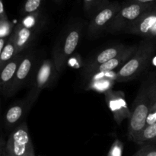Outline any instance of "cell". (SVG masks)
Listing matches in <instances>:
<instances>
[{
	"instance_id": "6da1fadb",
	"label": "cell",
	"mask_w": 156,
	"mask_h": 156,
	"mask_svg": "<svg viewBox=\"0 0 156 156\" xmlns=\"http://www.w3.org/2000/svg\"><path fill=\"white\" fill-rule=\"evenodd\" d=\"M155 50L156 41L153 38L142 41L130 59L115 73L116 82H129L138 78L148 67Z\"/></svg>"
},
{
	"instance_id": "7a4b0ae2",
	"label": "cell",
	"mask_w": 156,
	"mask_h": 156,
	"mask_svg": "<svg viewBox=\"0 0 156 156\" xmlns=\"http://www.w3.org/2000/svg\"><path fill=\"white\" fill-rule=\"evenodd\" d=\"M83 28L82 21L69 24L56 42L53 48V60L59 74L64 71L69 59L79 46Z\"/></svg>"
},
{
	"instance_id": "3957f363",
	"label": "cell",
	"mask_w": 156,
	"mask_h": 156,
	"mask_svg": "<svg viewBox=\"0 0 156 156\" xmlns=\"http://www.w3.org/2000/svg\"><path fill=\"white\" fill-rule=\"evenodd\" d=\"M130 111L131 115L128 120V138L135 143L146 126L149 114V77L142 82Z\"/></svg>"
},
{
	"instance_id": "277c9868",
	"label": "cell",
	"mask_w": 156,
	"mask_h": 156,
	"mask_svg": "<svg viewBox=\"0 0 156 156\" xmlns=\"http://www.w3.org/2000/svg\"><path fill=\"white\" fill-rule=\"evenodd\" d=\"M59 75L53 59H47L40 62L29 84L30 90L26 96L32 105L44 89L53 86Z\"/></svg>"
},
{
	"instance_id": "5b68a950",
	"label": "cell",
	"mask_w": 156,
	"mask_h": 156,
	"mask_svg": "<svg viewBox=\"0 0 156 156\" xmlns=\"http://www.w3.org/2000/svg\"><path fill=\"white\" fill-rule=\"evenodd\" d=\"M156 9V3H138L126 2L122 3L121 9L107 28L106 32L111 34L124 32V30L142 15L148 11Z\"/></svg>"
},
{
	"instance_id": "8992f818",
	"label": "cell",
	"mask_w": 156,
	"mask_h": 156,
	"mask_svg": "<svg viewBox=\"0 0 156 156\" xmlns=\"http://www.w3.org/2000/svg\"><path fill=\"white\" fill-rule=\"evenodd\" d=\"M6 156H35L33 143L25 121L11 132L5 144Z\"/></svg>"
},
{
	"instance_id": "52a82bcc",
	"label": "cell",
	"mask_w": 156,
	"mask_h": 156,
	"mask_svg": "<svg viewBox=\"0 0 156 156\" xmlns=\"http://www.w3.org/2000/svg\"><path fill=\"white\" fill-rule=\"evenodd\" d=\"M122 3L117 1L110 2L94 14L90 19L87 27V35L90 38L98 37L103 31H106L111 23L121 9Z\"/></svg>"
},
{
	"instance_id": "ba28073f",
	"label": "cell",
	"mask_w": 156,
	"mask_h": 156,
	"mask_svg": "<svg viewBox=\"0 0 156 156\" xmlns=\"http://www.w3.org/2000/svg\"><path fill=\"white\" fill-rule=\"evenodd\" d=\"M38 65L39 63L37 62V55L32 50L24 52L8 97L14 95L27 84H30Z\"/></svg>"
},
{
	"instance_id": "9c48e42d",
	"label": "cell",
	"mask_w": 156,
	"mask_h": 156,
	"mask_svg": "<svg viewBox=\"0 0 156 156\" xmlns=\"http://www.w3.org/2000/svg\"><path fill=\"white\" fill-rule=\"evenodd\" d=\"M104 94L107 105L112 113L116 123L120 125L125 120H129L131 111L128 107L124 93L121 91L110 89Z\"/></svg>"
},
{
	"instance_id": "30bf717a",
	"label": "cell",
	"mask_w": 156,
	"mask_h": 156,
	"mask_svg": "<svg viewBox=\"0 0 156 156\" xmlns=\"http://www.w3.org/2000/svg\"><path fill=\"white\" fill-rule=\"evenodd\" d=\"M33 105L27 97L12 104L5 111L3 118L5 128L12 132L23 122Z\"/></svg>"
},
{
	"instance_id": "8fae6325",
	"label": "cell",
	"mask_w": 156,
	"mask_h": 156,
	"mask_svg": "<svg viewBox=\"0 0 156 156\" xmlns=\"http://www.w3.org/2000/svg\"><path fill=\"white\" fill-rule=\"evenodd\" d=\"M128 47V46L123 44H117V45L109 47L105 50H101L98 53L91 58V59L88 61L85 64L83 69V75L88 77L92 70L97 68L101 64L114 59L116 56L121 54Z\"/></svg>"
},
{
	"instance_id": "7c38bea8",
	"label": "cell",
	"mask_w": 156,
	"mask_h": 156,
	"mask_svg": "<svg viewBox=\"0 0 156 156\" xmlns=\"http://www.w3.org/2000/svg\"><path fill=\"white\" fill-rule=\"evenodd\" d=\"M24 56V53L17 54L0 69V91L7 96L13 84L17 69Z\"/></svg>"
},
{
	"instance_id": "4fadbf2b",
	"label": "cell",
	"mask_w": 156,
	"mask_h": 156,
	"mask_svg": "<svg viewBox=\"0 0 156 156\" xmlns=\"http://www.w3.org/2000/svg\"><path fill=\"white\" fill-rule=\"evenodd\" d=\"M138 45H133L128 46L127 48L119 56H116L114 59L101 64L97 68L94 69V70L90 73L88 77H91V76H95L102 73H111L114 69L118 68H121L128 60L131 58V56L133 55L135 51L136 50Z\"/></svg>"
},
{
	"instance_id": "5bb4252c",
	"label": "cell",
	"mask_w": 156,
	"mask_h": 156,
	"mask_svg": "<svg viewBox=\"0 0 156 156\" xmlns=\"http://www.w3.org/2000/svg\"><path fill=\"white\" fill-rule=\"evenodd\" d=\"M156 24V9L148 11L142 15L135 22L124 30V33L146 37Z\"/></svg>"
},
{
	"instance_id": "9a60e30c",
	"label": "cell",
	"mask_w": 156,
	"mask_h": 156,
	"mask_svg": "<svg viewBox=\"0 0 156 156\" xmlns=\"http://www.w3.org/2000/svg\"><path fill=\"white\" fill-rule=\"evenodd\" d=\"M37 34L38 33L23 27L18 23L15 27L12 33L17 54L27 51V49L33 44Z\"/></svg>"
},
{
	"instance_id": "2e32d148",
	"label": "cell",
	"mask_w": 156,
	"mask_h": 156,
	"mask_svg": "<svg viewBox=\"0 0 156 156\" xmlns=\"http://www.w3.org/2000/svg\"><path fill=\"white\" fill-rule=\"evenodd\" d=\"M19 23L23 27L39 34L45 24L46 17L43 11L40 10L35 13L24 15Z\"/></svg>"
},
{
	"instance_id": "e0dca14e",
	"label": "cell",
	"mask_w": 156,
	"mask_h": 156,
	"mask_svg": "<svg viewBox=\"0 0 156 156\" xmlns=\"http://www.w3.org/2000/svg\"><path fill=\"white\" fill-rule=\"evenodd\" d=\"M149 111L146 126L156 122V76L149 77Z\"/></svg>"
},
{
	"instance_id": "ac0fdd59",
	"label": "cell",
	"mask_w": 156,
	"mask_h": 156,
	"mask_svg": "<svg viewBox=\"0 0 156 156\" xmlns=\"http://www.w3.org/2000/svg\"><path fill=\"white\" fill-rule=\"evenodd\" d=\"M16 55V49H15L14 38L12 34V35L8 38L5 45L0 55V69L9 61L12 60Z\"/></svg>"
},
{
	"instance_id": "d6986e66",
	"label": "cell",
	"mask_w": 156,
	"mask_h": 156,
	"mask_svg": "<svg viewBox=\"0 0 156 156\" xmlns=\"http://www.w3.org/2000/svg\"><path fill=\"white\" fill-rule=\"evenodd\" d=\"M156 140V122L149 126H146L141 133L137 137L136 143L140 145H144L146 143H152Z\"/></svg>"
},
{
	"instance_id": "ffe728a7",
	"label": "cell",
	"mask_w": 156,
	"mask_h": 156,
	"mask_svg": "<svg viewBox=\"0 0 156 156\" xmlns=\"http://www.w3.org/2000/svg\"><path fill=\"white\" fill-rule=\"evenodd\" d=\"M109 2V0H83L84 12L91 18Z\"/></svg>"
},
{
	"instance_id": "44dd1931",
	"label": "cell",
	"mask_w": 156,
	"mask_h": 156,
	"mask_svg": "<svg viewBox=\"0 0 156 156\" xmlns=\"http://www.w3.org/2000/svg\"><path fill=\"white\" fill-rule=\"evenodd\" d=\"M44 0H25L21 9L22 15H30L42 10V5Z\"/></svg>"
},
{
	"instance_id": "7402d4cb",
	"label": "cell",
	"mask_w": 156,
	"mask_h": 156,
	"mask_svg": "<svg viewBox=\"0 0 156 156\" xmlns=\"http://www.w3.org/2000/svg\"><path fill=\"white\" fill-rule=\"evenodd\" d=\"M15 27L9 18L0 19V38H9L13 33Z\"/></svg>"
},
{
	"instance_id": "603a6c76",
	"label": "cell",
	"mask_w": 156,
	"mask_h": 156,
	"mask_svg": "<svg viewBox=\"0 0 156 156\" xmlns=\"http://www.w3.org/2000/svg\"><path fill=\"white\" fill-rule=\"evenodd\" d=\"M123 143L118 139H116L111 145L107 156H123Z\"/></svg>"
},
{
	"instance_id": "cb8c5ba5",
	"label": "cell",
	"mask_w": 156,
	"mask_h": 156,
	"mask_svg": "<svg viewBox=\"0 0 156 156\" xmlns=\"http://www.w3.org/2000/svg\"><path fill=\"white\" fill-rule=\"evenodd\" d=\"M141 146L143 147L142 156H156V144L155 143H146Z\"/></svg>"
},
{
	"instance_id": "d4e9b609",
	"label": "cell",
	"mask_w": 156,
	"mask_h": 156,
	"mask_svg": "<svg viewBox=\"0 0 156 156\" xmlns=\"http://www.w3.org/2000/svg\"><path fill=\"white\" fill-rule=\"evenodd\" d=\"M5 144L6 142L0 137V156H6L5 153Z\"/></svg>"
},
{
	"instance_id": "484cf974",
	"label": "cell",
	"mask_w": 156,
	"mask_h": 156,
	"mask_svg": "<svg viewBox=\"0 0 156 156\" xmlns=\"http://www.w3.org/2000/svg\"><path fill=\"white\" fill-rule=\"evenodd\" d=\"M8 18L7 15H6L5 10L4 8V4H3V0H0V19L2 18Z\"/></svg>"
},
{
	"instance_id": "4316f807",
	"label": "cell",
	"mask_w": 156,
	"mask_h": 156,
	"mask_svg": "<svg viewBox=\"0 0 156 156\" xmlns=\"http://www.w3.org/2000/svg\"><path fill=\"white\" fill-rule=\"evenodd\" d=\"M126 2L138 3H156V0H126Z\"/></svg>"
},
{
	"instance_id": "83f0119b",
	"label": "cell",
	"mask_w": 156,
	"mask_h": 156,
	"mask_svg": "<svg viewBox=\"0 0 156 156\" xmlns=\"http://www.w3.org/2000/svg\"><path fill=\"white\" fill-rule=\"evenodd\" d=\"M156 37V24H155L153 27L152 28V30L149 31V33L148 34L147 37L146 38H154Z\"/></svg>"
},
{
	"instance_id": "f1b7e54d",
	"label": "cell",
	"mask_w": 156,
	"mask_h": 156,
	"mask_svg": "<svg viewBox=\"0 0 156 156\" xmlns=\"http://www.w3.org/2000/svg\"><path fill=\"white\" fill-rule=\"evenodd\" d=\"M7 40L8 38H0V55H1L2 51L5 45Z\"/></svg>"
},
{
	"instance_id": "f546056e",
	"label": "cell",
	"mask_w": 156,
	"mask_h": 156,
	"mask_svg": "<svg viewBox=\"0 0 156 156\" xmlns=\"http://www.w3.org/2000/svg\"><path fill=\"white\" fill-rule=\"evenodd\" d=\"M142 155H143V147L141 146V148H140V149L136 152L135 155L133 156H142Z\"/></svg>"
},
{
	"instance_id": "4dcf8cb0",
	"label": "cell",
	"mask_w": 156,
	"mask_h": 156,
	"mask_svg": "<svg viewBox=\"0 0 156 156\" xmlns=\"http://www.w3.org/2000/svg\"><path fill=\"white\" fill-rule=\"evenodd\" d=\"M53 1L55 3H56V4H60L63 0H53Z\"/></svg>"
},
{
	"instance_id": "1f68e13d",
	"label": "cell",
	"mask_w": 156,
	"mask_h": 156,
	"mask_svg": "<svg viewBox=\"0 0 156 156\" xmlns=\"http://www.w3.org/2000/svg\"><path fill=\"white\" fill-rule=\"evenodd\" d=\"M155 143V144H156V140H155V141H154V142H153V143Z\"/></svg>"
}]
</instances>
